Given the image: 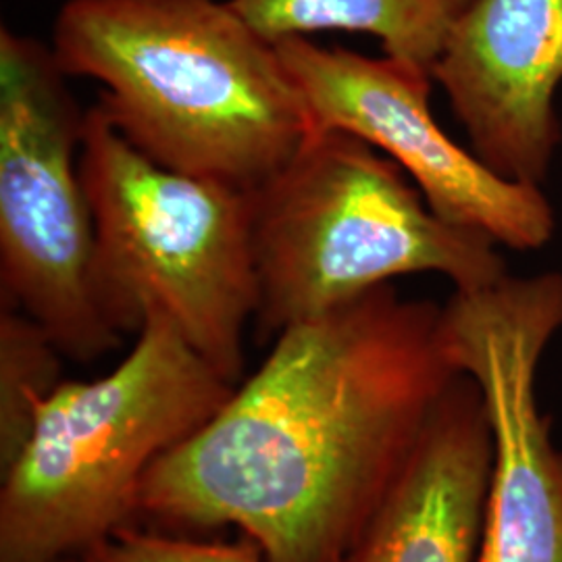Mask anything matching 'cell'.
Listing matches in <instances>:
<instances>
[{
  "label": "cell",
  "instance_id": "1",
  "mask_svg": "<svg viewBox=\"0 0 562 562\" xmlns=\"http://www.w3.org/2000/svg\"><path fill=\"white\" fill-rule=\"evenodd\" d=\"M442 313L385 283L288 325L222 408L153 464L138 517L238 527L265 562H344L461 375Z\"/></svg>",
  "mask_w": 562,
  "mask_h": 562
},
{
  "label": "cell",
  "instance_id": "2",
  "mask_svg": "<svg viewBox=\"0 0 562 562\" xmlns=\"http://www.w3.org/2000/svg\"><path fill=\"white\" fill-rule=\"evenodd\" d=\"M50 48L67 78L101 83L121 136L173 171L252 192L319 130L229 0H67Z\"/></svg>",
  "mask_w": 562,
  "mask_h": 562
},
{
  "label": "cell",
  "instance_id": "3",
  "mask_svg": "<svg viewBox=\"0 0 562 562\" xmlns=\"http://www.w3.org/2000/svg\"><path fill=\"white\" fill-rule=\"evenodd\" d=\"M127 357L42 402L30 440L0 475V562H76L138 517L153 464L234 392L162 313Z\"/></svg>",
  "mask_w": 562,
  "mask_h": 562
},
{
  "label": "cell",
  "instance_id": "4",
  "mask_svg": "<svg viewBox=\"0 0 562 562\" xmlns=\"http://www.w3.org/2000/svg\"><path fill=\"white\" fill-rule=\"evenodd\" d=\"M250 204L262 340L404 276L457 292L508 276L496 241L440 217L398 162L340 130H317Z\"/></svg>",
  "mask_w": 562,
  "mask_h": 562
},
{
  "label": "cell",
  "instance_id": "5",
  "mask_svg": "<svg viewBox=\"0 0 562 562\" xmlns=\"http://www.w3.org/2000/svg\"><path fill=\"white\" fill-rule=\"evenodd\" d=\"M80 171L104 319L123 336L162 313L227 382L240 383L259 308L250 192L148 159L101 102L86 111Z\"/></svg>",
  "mask_w": 562,
  "mask_h": 562
},
{
  "label": "cell",
  "instance_id": "6",
  "mask_svg": "<svg viewBox=\"0 0 562 562\" xmlns=\"http://www.w3.org/2000/svg\"><path fill=\"white\" fill-rule=\"evenodd\" d=\"M86 111L50 46L0 27V296L63 357L90 362L121 336L94 290V223L81 181Z\"/></svg>",
  "mask_w": 562,
  "mask_h": 562
},
{
  "label": "cell",
  "instance_id": "7",
  "mask_svg": "<svg viewBox=\"0 0 562 562\" xmlns=\"http://www.w3.org/2000/svg\"><path fill=\"white\" fill-rule=\"evenodd\" d=\"M443 341L477 383L492 434L477 562H562V448L538 401L562 329V273L504 276L443 304Z\"/></svg>",
  "mask_w": 562,
  "mask_h": 562
},
{
  "label": "cell",
  "instance_id": "8",
  "mask_svg": "<svg viewBox=\"0 0 562 562\" xmlns=\"http://www.w3.org/2000/svg\"><path fill=\"white\" fill-rule=\"evenodd\" d=\"M276 48L317 127L348 132L382 150L440 217L521 252L552 240L557 217L542 186L506 180L443 132L429 102L436 81L429 69L308 38Z\"/></svg>",
  "mask_w": 562,
  "mask_h": 562
},
{
  "label": "cell",
  "instance_id": "9",
  "mask_svg": "<svg viewBox=\"0 0 562 562\" xmlns=\"http://www.w3.org/2000/svg\"><path fill=\"white\" fill-rule=\"evenodd\" d=\"M473 153L542 186L562 142V0H471L431 69Z\"/></svg>",
  "mask_w": 562,
  "mask_h": 562
},
{
  "label": "cell",
  "instance_id": "10",
  "mask_svg": "<svg viewBox=\"0 0 562 562\" xmlns=\"http://www.w3.org/2000/svg\"><path fill=\"white\" fill-rule=\"evenodd\" d=\"M490 462L482 392L461 373L344 562H477Z\"/></svg>",
  "mask_w": 562,
  "mask_h": 562
},
{
  "label": "cell",
  "instance_id": "11",
  "mask_svg": "<svg viewBox=\"0 0 562 562\" xmlns=\"http://www.w3.org/2000/svg\"><path fill=\"white\" fill-rule=\"evenodd\" d=\"M273 46L317 32H355L382 42L385 55L434 69L471 0H229Z\"/></svg>",
  "mask_w": 562,
  "mask_h": 562
},
{
  "label": "cell",
  "instance_id": "12",
  "mask_svg": "<svg viewBox=\"0 0 562 562\" xmlns=\"http://www.w3.org/2000/svg\"><path fill=\"white\" fill-rule=\"evenodd\" d=\"M63 352L18 308H0V473L30 440L42 402L63 380Z\"/></svg>",
  "mask_w": 562,
  "mask_h": 562
},
{
  "label": "cell",
  "instance_id": "13",
  "mask_svg": "<svg viewBox=\"0 0 562 562\" xmlns=\"http://www.w3.org/2000/svg\"><path fill=\"white\" fill-rule=\"evenodd\" d=\"M76 562H265L257 543L196 542L132 525L92 546Z\"/></svg>",
  "mask_w": 562,
  "mask_h": 562
}]
</instances>
